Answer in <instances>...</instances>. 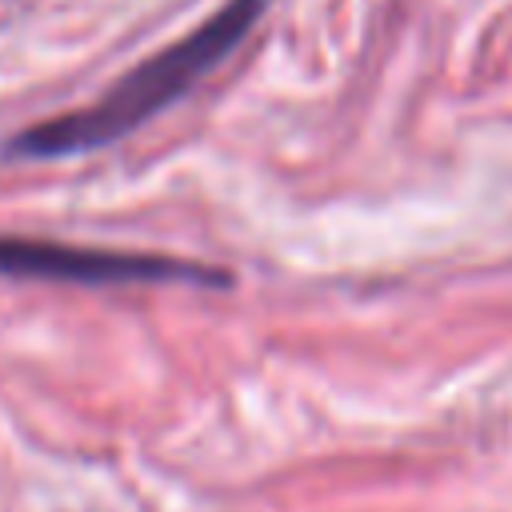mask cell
I'll return each instance as SVG.
<instances>
[{
	"mask_svg": "<svg viewBox=\"0 0 512 512\" xmlns=\"http://www.w3.org/2000/svg\"><path fill=\"white\" fill-rule=\"evenodd\" d=\"M0 276L20 280H60V284H192V288H232V272L212 264H192L156 252H112L76 248L36 236H0Z\"/></svg>",
	"mask_w": 512,
	"mask_h": 512,
	"instance_id": "cell-2",
	"label": "cell"
},
{
	"mask_svg": "<svg viewBox=\"0 0 512 512\" xmlns=\"http://www.w3.org/2000/svg\"><path fill=\"white\" fill-rule=\"evenodd\" d=\"M268 8L272 0H224L192 32L164 44L136 68H128L96 104L28 124L24 132L4 140L0 156L4 160H68L132 136L148 120H156L164 108L184 100L208 72H216L244 44V36L264 20Z\"/></svg>",
	"mask_w": 512,
	"mask_h": 512,
	"instance_id": "cell-1",
	"label": "cell"
}]
</instances>
